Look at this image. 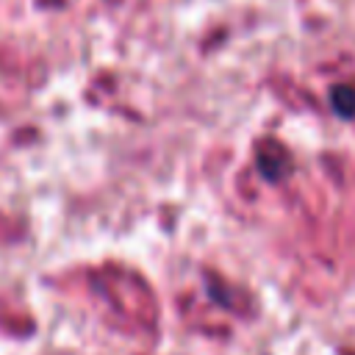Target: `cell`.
<instances>
[{
    "instance_id": "1",
    "label": "cell",
    "mask_w": 355,
    "mask_h": 355,
    "mask_svg": "<svg viewBox=\"0 0 355 355\" xmlns=\"http://www.w3.org/2000/svg\"><path fill=\"white\" fill-rule=\"evenodd\" d=\"M330 105H333L336 114L344 116V119L355 116V86H349V83L333 86V92H330Z\"/></svg>"
}]
</instances>
